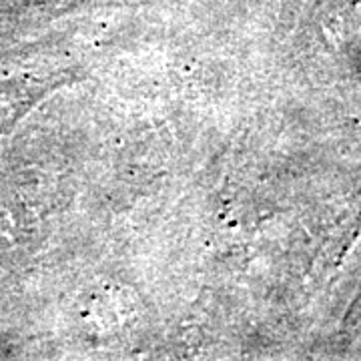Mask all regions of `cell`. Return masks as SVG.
<instances>
[]
</instances>
